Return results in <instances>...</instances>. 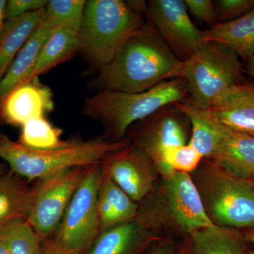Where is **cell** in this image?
Segmentation results:
<instances>
[{
    "mask_svg": "<svg viewBox=\"0 0 254 254\" xmlns=\"http://www.w3.org/2000/svg\"><path fill=\"white\" fill-rule=\"evenodd\" d=\"M86 4L85 0H48L46 15L58 26L79 32Z\"/></svg>",
    "mask_w": 254,
    "mask_h": 254,
    "instance_id": "27",
    "label": "cell"
},
{
    "mask_svg": "<svg viewBox=\"0 0 254 254\" xmlns=\"http://www.w3.org/2000/svg\"><path fill=\"white\" fill-rule=\"evenodd\" d=\"M125 138L114 141L104 138L72 140L60 148L37 150L11 141L0 135V158L9 165L11 172L28 181L41 180L67 169L86 168L100 163L113 152L131 143Z\"/></svg>",
    "mask_w": 254,
    "mask_h": 254,
    "instance_id": "3",
    "label": "cell"
},
{
    "mask_svg": "<svg viewBox=\"0 0 254 254\" xmlns=\"http://www.w3.org/2000/svg\"><path fill=\"white\" fill-rule=\"evenodd\" d=\"M205 39L224 45L239 58L249 59L254 55V9L242 17L210 27L205 31Z\"/></svg>",
    "mask_w": 254,
    "mask_h": 254,
    "instance_id": "22",
    "label": "cell"
},
{
    "mask_svg": "<svg viewBox=\"0 0 254 254\" xmlns=\"http://www.w3.org/2000/svg\"><path fill=\"white\" fill-rule=\"evenodd\" d=\"M249 182H250L251 185H252V187H253L254 190V173L253 174V175H252V177H251L250 180H248Z\"/></svg>",
    "mask_w": 254,
    "mask_h": 254,
    "instance_id": "40",
    "label": "cell"
},
{
    "mask_svg": "<svg viewBox=\"0 0 254 254\" xmlns=\"http://www.w3.org/2000/svg\"><path fill=\"white\" fill-rule=\"evenodd\" d=\"M101 163L87 167L53 238L68 254H84L100 233Z\"/></svg>",
    "mask_w": 254,
    "mask_h": 254,
    "instance_id": "7",
    "label": "cell"
},
{
    "mask_svg": "<svg viewBox=\"0 0 254 254\" xmlns=\"http://www.w3.org/2000/svg\"><path fill=\"white\" fill-rule=\"evenodd\" d=\"M187 95L185 81L178 77L141 93L99 91L85 100L83 111L103 125L111 141H121L133 124L163 107L185 101Z\"/></svg>",
    "mask_w": 254,
    "mask_h": 254,
    "instance_id": "4",
    "label": "cell"
},
{
    "mask_svg": "<svg viewBox=\"0 0 254 254\" xmlns=\"http://www.w3.org/2000/svg\"><path fill=\"white\" fill-rule=\"evenodd\" d=\"M181 244L171 238H163L152 247L147 254H177Z\"/></svg>",
    "mask_w": 254,
    "mask_h": 254,
    "instance_id": "32",
    "label": "cell"
},
{
    "mask_svg": "<svg viewBox=\"0 0 254 254\" xmlns=\"http://www.w3.org/2000/svg\"><path fill=\"white\" fill-rule=\"evenodd\" d=\"M0 254H9L6 246L0 241Z\"/></svg>",
    "mask_w": 254,
    "mask_h": 254,
    "instance_id": "38",
    "label": "cell"
},
{
    "mask_svg": "<svg viewBox=\"0 0 254 254\" xmlns=\"http://www.w3.org/2000/svg\"><path fill=\"white\" fill-rule=\"evenodd\" d=\"M63 131L55 127L45 117L32 119L22 125L18 143L28 148L48 150L60 148L67 143L61 138Z\"/></svg>",
    "mask_w": 254,
    "mask_h": 254,
    "instance_id": "25",
    "label": "cell"
},
{
    "mask_svg": "<svg viewBox=\"0 0 254 254\" xmlns=\"http://www.w3.org/2000/svg\"><path fill=\"white\" fill-rule=\"evenodd\" d=\"M176 105L190 120L191 133L188 143L203 158H210L218 144L221 125L206 110L198 108L190 101L185 100Z\"/></svg>",
    "mask_w": 254,
    "mask_h": 254,
    "instance_id": "24",
    "label": "cell"
},
{
    "mask_svg": "<svg viewBox=\"0 0 254 254\" xmlns=\"http://www.w3.org/2000/svg\"><path fill=\"white\" fill-rule=\"evenodd\" d=\"M5 172L4 170V168H3L2 165H1V164L0 163V179L4 175H5Z\"/></svg>",
    "mask_w": 254,
    "mask_h": 254,
    "instance_id": "39",
    "label": "cell"
},
{
    "mask_svg": "<svg viewBox=\"0 0 254 254\" xmlns=\"http://www.w3.org/2000/svg\"><path fill=\"white\" fill-rule=\"evenodd\" d=\"M6 4V1L0 0V31H1V27H2L5 21L4 9Z\"/></svg>",
    "mask_w": 254,
    "mask_h": 254,
    "instance_id": "36",
    "label": "cell"
},
{
    "mask_svg": "<svg viewBox=\"0 0 254 254\" xmlns=\"http://www.w3.org/2000/svg\"><path fill=\"white\" fill-rule=\"evenodd\" d=\"M32 190L25 179L12 172L0 179V232L13 224L27 220Z\"/></svg>",
    "mask_w": 254,
    "mask_h": 254,
    "instance_id": "20",
    "label": "cell"
},
{
    "mask_svg": "<svg viewBox=\"0 0 254 254\" xmlns=\"http://www.w3.org/2000/svg\"><path fill=\"white\" fill-rule=\"evenodd\" d=\"M242 234L247 243L251 244L254 247V226L245 229Z\"/></svg>",
    "mask_w": 254,
    "mask_h": 254,
    "instance_id": "34",
    "label": "cell"
},
{
    "mask_svg": "<svg viewBox=\"0 0 254 254\" xmlns=\"http://www.w3.org/2000/svg\"><path fill=\"white\" fill-rule=\"evenodd\" d=\"M183 62L151 26H146L99 69L93 83L99 91L141 93L180 77Z\"/></svg>",
    "mask_w": 254,
    "mask_h": 254,
    "instance_id": "1",
    "label": "cell"
},
{
    "mask_svg": "<svg viewBox=\"0 0 254 254\" xmlns=\"http://www.w3.org/2000/svg\"><path fill=\"white\" fill-rule=\"evenodd\" d=\"M47 0H9L4 9L5 21L14 19L46 7Z\"/></svg>",
    "mask_w": 254,
    "mask_h": 254,
    "instance_id": "31",
    "label": "cell"
},
{
    "mask_svg": "<svg viewBox=\"0 0 254 254\" xmlns=\"http://www.w3.org/2000/svg\"><path fill=\"white\" fill-rule=\"evenodd\" d=\"M45 8L4 21L0 31V81L28 38L46 17Z\"/></svg>",
    "mask_w": 254,
    "mask_h": 254,
    "instance_id": "21",
    "label": "cell"
},
{
    "mask_svg": "<svg viewBox=\"0 0 254 254\" xmlns=\"http://www.w3.org/2000/svg\"><path fill=\"white\" fill-rule=\"evenodd\" d=\"M1 102V115L6 123L21 126L54 109L51 90L38 78L15 88Z\"/></svg>",
    "mask_w": 254,
    "mask_h": 254,
    "instance_id": "14",
    "label": "cell"
},
{
    "mask_svg": "<svg viewBox=\"0 0 254 254\" xmlns=\"http://www.w3.org/2000/svg\"><path fill=\"white\" fill-rule=\"evenodd\" d=\"M145 12L152 28L182 61L189 59L205 43V31L191 21L185 1L151 0Z\"/></svg>",
    "mask_w": 254,
    "mask_h": 254,
    "instance_id": "9",
    "label": "cell"
},
{
    "mask_svg": "<svg viewBox=\"0 0 254 254\" xmlns=\"http://www.w3.org/2000/svg\"><path fill=\"white\" fill-rule=\"evenodd\" d=\"M102 169L136 203L153 190L155 182L154 165L138 147L129 145L110 153L101 162Z\"/></svg>",
    "mask_w": 254,
    "mask_h": 254,
    "instance_id": "12",
    "label": "cell"
},
{
    "mask_svg": "<svg viewBox=\"0 0 254 254\" xmlns=\"http://www.w3.org/2000/svg\"><path fill=\"white\" fill-rule=\"evenodd\" d=\"M42 254H68L60 247L53 237L42 242Z\"/></svg>",
    "mask_w": 254,
    "mask_h": 254,
    "instance_id": "33",
    "label": "cell"
},
{
    "mask_svg": "<svg viewBox=\"0 0 254 254\" xmlns=\"http://www.w3.org/2000/svg\"><path fill=\"white\" fill-rule=\"evenodd\" d=\"M155 211H138L136 218L105 231L95 237L84 254H147L163 238L157 235Z\"/></svg>",
    "mask_w": 254,
    "mask_h": 254,
    "instance_id": "11",
    "label": "cell"
},
{
    "mask_svg": "<svg viewBox=\"0 0 254 254\" xmlns=\"http://www.w3.org/2000/svg\"><path fill=\"white\" fill-rule=\"evenodd\" d=\"M187 9L198 21L210 25L218 23L215 3L210 0H185Z\"/></svg>",
    "mask_w": 254,
    "mask_h": 254,
    "instance_id": "30",
    "label": "cell"
},
{
    "mask_svg": "<svg viewBox=\"0 0 254 254\" xmlns=\"http://www.w3.org/2000/svg\"><path fill=\"white\" fill-rule=\"evenodd\" d=\"M86 168L63 170L37 180L32 186L26 222L42 241L54 237Z\"/></svg>",
    "mask_w": 254,
    "mask_h": 254,
    "instance_id": "8",
    "label": "cell"
},
{
    "mask_svg": "<svg viewBox=\"0 0 254 254\" xmlns=\"http://www.w3.org/2000/svg\"><path fill=\"white\" fill-rule=\"evenodd\" d=\"M203 157L190 143L174 147L169 150L164 159L163 177L173 173H193L203 161Z\"/></svg>",
    "mask_w": 254,
    "mask_h": 254,
    "instance_id": "28",
    "label": "cell"
},
{
    "mask_svg": "<svg viewBox=\"0 0 254 254\" xmlns=\"http://www.w3.org/2000/svg\"><path fill=\"white\" fill-rule=\"evenodd\" d=\"M9 254H42L41 238L26 221L16 222L0 232Z\"/></svg>",
    "mask_w": 254,
    "mask_h": 254,
    "instance_id": "26",
    "label": "cell"
},
{
    "mask_svg": "<svg viewBox=\"0 0 254 254\" xmlns=\"http://www.w3.org/2000/svg\"><path fill=\"white\" fill-rule=\"evenodd\" d=\"M206 110L223 126L254 138V86L234 87Z\"/></svg>",
    "mask_w": 254,
    "mask_h": 254,
    "instance_id": "16",
    "label": "cell"
},
{
    "mask_svg": "<svg viewBox=\"0 0 254 254\" xmlns=\"http://www.w3.org/2000/svg\"><path fill=\"white\" fill-rule=\"evenodd\" d=\"M102 173L98 193L100 232L131 221L139 211L138 203L127 195L103 169Z\"/></svg>",
    "mask_w": 254,
    "mask_h": 254,
    "instance_id": "18",
    "label": "cell"
},
{
    "mask_svg": "<svg viewBox=\"0 0 254 254\" xmlns=\"http://www.w3.org/2000/svg\"><path fill=\"white\" fill-rule=\"evenodd\" d=\"M240 76L237 55L224 45L205 41L194 54L183 62L180 77L186 84L190 101L207 110L240 84Z\"/></svg>",
    "mask_w": 254,
    "mask_h": 254,
    "instance_id": "6",
    "label": "cell"
},
{
    "mask_svg": "<svg viewBox=\"0 0 254 254\" xmlns=\"http://www.w3.org/2000/svg\"><path fill=\"white\" fill-rule=\"evenodd\" d=\"M142 121L133 144L150 158L156 171L163 175L166 153L174 147L187 143V127L190 120L176 104H172Z\"/></svg>",
    "mask_w": 254,
    "mask_h": 254,
    "instance_id": "10",
    "label": "cell"
},
{
    "mask_svg": "<svg viewBox=\"0 0 254 254\" xmlns=\"http://www.w3.org/2000/svg\"><path fill=\"white\" fill-rule=\"evenodd\" d=\"M207 160L234 176L249 180L254 173V138L221 125L216 149Z\"/></svg>",
    "mask_w": 254,
    "mask_h": 254,
    "instance_id": "15",
    "label": "cell"
},
{
    "mask_svg": "<svg viewBox=\"0 0 254 254\" xmlns=\"http://www.w3.org/2000/svg\"><path fill=\"white\" fill-rule=\"evenodd\" d=\"M248 64H247V71L252 78H254V55L249 58Z\"/></svg>",
    "mask_w": 254,
    "mask_h": 254,
    "instance_id": "37",
    "label": "cell"
},
{
    "mask_svg": "<svg viewBox=\"0 0 254 254\" xmlns=\"http://www.w3.org/2000/svg\"><path fill=\"white\" fill-rule=\"evenodd\" d=\"M246 254H254V251L249 250Z\"/></svg>",
    "mask_w": 254,
    "mask_h": 254,
    "instance_id": "41",
    "label": "cell"
},
{
    "mask_svg": "<svg viewBox=\"0 0 254 254\" xmlns=\"http://www.w3.org/2000/svg\"><path fill=\"white\" fill-rule=\"evenodd\" d=\"M194 172L193 181L214 225L235 229L254 226V190L248 180L227 173L207 159Z\"/></svg>",
    "mask_w": 254,
    "mask_h": 254,
    "instance_id": "5",
    "label": "cell"
},
{
    "mask_svg": "<svg viewBox=\"0 0 254 254\" xmlns=\"http://www.w3.org/2000/svg\"><path fill=\"white\" fill-rule=\"evenodd\" d=\"M218 23L233 21L254 9V0H218L215 3Z\"/></svg>",
    "mask_w": 254,
    "mask_h": 254,
    "instance_id": "29",
    "label": "cell"
},
{
    "mask_svg": "<svg viewBox=\"0 0 254 254\" xmlns=\"http://www.w3.org/2000/svg\"><path fill=\"white\" fill-rule=\"evenodd\" d=\"M139 1H86L80 28V52L100 69L114 59L130 38L147 26Z\"/></svg>",
    "mask_w": 254,
    "mask_h": 254,
    "instance_id": "2",
    "label": "cell"
},
{
    "mask_svg": "<svg viewBox=\"0 0 254 254\" xmlns=\"http://www.w3.org/2000/svg\"><path fill=\"white\" fill-rule=\"evenodd\" d=\"M80 48L79 32L66 26H58L47 40L22 84L38 78L48 70L71 59L80 51Z\"/></svg>",
    "mask_w": 254,
    "mask_h": 254,
    "instance_id": "19",
    "label": "cell"
},
{
    "mask_svg": "<svg viewBox=\"0 0 254 254\" xmlns=\"http://www.w3.org/2000/svg\"><path fill=\"white\" fill-rule=\"evenodd\" d=\"M58 25L46 17L20 50L0 81V102L22 84L38 59L42 48Z\"/></svg>",
    "mask_w": 254,
    "mask_h": 254,
    "instance_id": "17",
    "label": "cell"
},
{
    "mask_svg": "<svg viewBox=\"0 0 254 254\" xmlns=\"http://www.w3.org/2000/svg\"><path fill=\"white\" fill-rule=\"evenodd\" d=\"M192 254H246L249 250L242 232L219 225L205 227L190 235Z\"/></svg>",
    "mask_w": 254,
    "mask_h": 254,
    "instance_id": "23",
    "label": "cell"
},
{
    "mask_svg": "<svg viewBox=\"0 0 254 254\" xmlns=\"http://www.w3.org/2000/svg\"><path fill=\"white\" fill-rule=\"evenodd\" d=\"M164 179L168 213L180 230L190 235L214 225L190 174L173 173Z\"/></svg>",
    "mask_w": 254,
    "mask_h": 254,
    "instance_id": "13",
    "label": "cell"
},
{
    "mask_svg": "<svg viewBox=\"0 0 254 254\" xmlns=\"http://www.w3.org/2000/svg\"><path fill=\"white\" fill-rule=\"evenodd\" d=\"M0 135H1V134H0Z\"/></svg>",
    "mask_w": 254,
    "mask_h": 254,
    "instance_id": "42",
    "label": "cell"
},
{
    "mask_svg": "<svg viewBox=\"0 0 254 254\" xmlns=\"http://www.w3.org/2000/svg\"><path fill=\"white\" fill-rule=\"evenodd\" d=\"M177 254H192L190 239H187L183 243L181 244Z\"/></svg>",
    "mask_w": 254,
    "mask_h": 254,
    "instance_id": "35",
    "label": "cell"
}]
</instances>
